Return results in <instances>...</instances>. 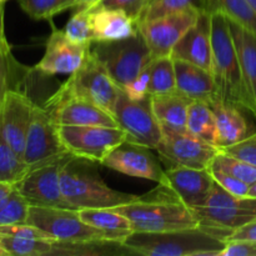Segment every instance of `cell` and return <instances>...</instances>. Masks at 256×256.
Returning <instances> with one entry per match:
<instances>
[{
	"instance_id": "cell-1",
	"label": "cell",
	"mask_w": 256,
	"mask_h": 256,
	"mask_svg": "<svg viewBox=\"0 0 256 256\" xmlns=\"http://www.w3.org/2000/svg\"><path fill=\"white\" fill-rule=\"evenodd\" d=\"M226 239L202 226L162 232H132L122 240L129 254L144 256H220Z\"/></svg>"
},
{
	"instance_id": "cell-2",
	"label": "cell",
	"mask_w": 256,
	"mask_h": 256,
	"mask_svg": "<svg viewBox=\"0 0 256 256\" xmlns=\"http://www.w3.org/2000/svg\"><path fill=\"white\" fill-rule=\"evenodd\" d=\"M95 164L98 162L72 155L62 164L60 184L70 209H112L139 199L138 195L108 186Z\"/></svg>"
},
{
	"instance_id": "cell-3",
	"label": "cell",
	"mask_w": 256,
	"mask_h": 256,
	"mask_svg": "<svg viewBox=\"0 0 256 256\" xmlns=\"http://www.w3.org/2000/svg\"><path fill=\"white\" fill-rule=\"evenodd\" d=\"M112 209L129 219L132 232H162L200 226L195 212L160 184L135 202Z\"/></svg>"
},
{
	"instance_id": "cell-4",
	"label": "cell",
	"mask_w": 256,
	"mask_h": 256,
	"mask_svg": "<svg viewBox=\"0 0 256 256\" xmlns=\"http://www.w3.org/2000/svg\"><path fill=\"white\" fill-rule=\"evenodd\" d=\"M212 14V74L216 100L246 109V95L242 85L236 48L229 19L220 12Z\"/></svg>"
},
{
	"instance_id": "cell-5",
	"label": "cell",
	"mask_w": 256,
	"mask_h": 256,
	"mask_svg": "<svg viewBox=\"0 0 256 256\" xmlns=\"http://www.w3.org/2000/svg\"><path fill=\"white\" fill-rule=\"evenodd\" d=\"M92 54L102 62L120 89H124L154 60L152 52L140 34L114 42H92Z\"/></svg>"
},
{
	"instance_id": "cell-6",
	"label": "cell",
	"mask_w": 256,
	"mask_h": 256,
	"mask_svg": "<svg viewBox=\"0 0 256 256\" xmlns=\"http://www.w3.org/2000/svg\"><path fill=\"white\" fill-rule=\"evenodd\" d=\"M26 222L42 230L50 239L62 242H120L114 235L82 222L79 212L70 208L30 205ZM122 244V242H120Z\"/></svg>"
},
{
	"instance_id": "cell-7",
	"label": "cell",
	"mask_w": 256,
	"mask_h": 256,
	"mask_svg": "<svg viewBox=\"0 0 256 256\" xmlns=\"http://www.w3.org/2000/svg\"><path fill=\"white\" fill-rule=\"evenodd\" d=\"M192 212L199 219L200 226L226 239L235 229L256 219V199L235 196L215 182L206 204Z\"/></svg>"
},
{
	"instance_id": "cell-8",
	"label": "cell",
	"mask_w": 256,
	"mask_h": 256,
	"mask_svg": "<svg viewBox=\"0 0 256 256\" xmlns=\"http://www.w3.org/2000/svg\"><path fill=\"white\" fill-rule=\"evenodd\" d=\"M58 130L62 142L69 154L92 160L98 164H102L118 145L126 140V134L119 126L58 125Z\"/></svg>"
},
{
	"instance_id": "cell-9",
	"label": "cell",
	"mask_w": 256,
	"mask_h": 256,
	"mask_svg": "<svg viewBox=\"0 0 256 256\" xmlns=\"http://www.w3.org/2000/svg\"><path fill=\"white\" fill-rule=\"evenodd\" d=\"M118 126L126 134V140L156 149L162 138V129L152 106V98L135 100L120 92L112 112Z\"/></svg>"
},
{
	"instance_id": "cell-10",
	"label": "cell",
	"mask_w": 256,
	"mask_h": 256,
	"mask_svg": "<svg viewBox=\"0 0 256 256\" xmlns=\"http://www.w3.org/2000/svg\"><path fill=\"white\" fill-rule=\"evenodd\" d=\"M44 108L56 125L118 126L116 120L112 112L75 94L64 84L46 100Z\"/></svg>"
},
{
	"instance_id": "cell-11",
	"label": "cell",
	"mask_w": 256,
	"mask_h": 256,
	"mask_svg": "<svg viewBox=\"0 0 256 256\" xmlns=\"http://www.w3.org/2000/svg\"><path fill=\"white\" fill-rule=\"evenodd\" d=\"M64 85L72 92L95 102L112 114L122 92L104 65L92 54V50L82 66L70 74Z\"/></svg>"
},
{
	"instance_id": "cell-12",
	"label": "cell",
	"mask_w": 256,
	"mask_h": 256,
	"mask_svg": "<svg viewBox=\"0 0 256 256\" xmlns=\"http://www.w3.org/2000/svg\"><path fill=\"white\" fill-rule=\"evenodd\" d=\"M68 154L59 136L58 125L44 106L35 105L25 139L24 162L32 169Z\"/></svg>"
},
{
	"instance_id": "cell-13",
	"label": "cell",
	"mask_w": 256,
	"mask_h": 256,
	"mask_svg": "<svg viewBox=\"0 0 256 256\" xmlns=\"http://www.w3.org/2000/svg\"><path fill=\"white\" fill-rule=\"evenodd\" d=\"M202 12L198 8H189L140 24L139 32L144 36L152 56H172L174 46L195 24Z\"/></svg>"
},
{
	"instance_id": "cell-14",
	"label": "cell",
	"mask_w": 256,
	"mask_h": 256,
	"mask_svg": "<svg viewBox=\"0 0 256 256\" xmlns=\"http://www.w3.org/2000/svg\"><path fill=\"white\" fill-rule=\"evenodd\" d=\"M56 158L40 166L32 168L28 174L15 185V189L28 200L30 205L39 206L69 208L62 192L60 172L68 156Z\"/></svg>"
},
{
	"instance_id": "cell-15",
	"label": "cell",
	"mask_w": 256,
	"mask_h": 256,
	"mask_svg": "<svg viewBox=\"0 0 256 256\" xmlns=\"http://www.w3.org/2000/svg\"><path fill=\"white\" fill-rule=\"evenodd\" d=\"M160 156L172 166L209 169L220 152L215 145L194 136L189 132H165L156 149Z\"/></svg>"
},
{
	"instance_id": "cell-16",
	"label": "cell",
	"mask_w": 256,
	"mask_h": 256,
	"mask_svg": "<svg viewBox=\"0 0 256 256\" xmlns=\"http://www.w3.org/2000/svg\"><path fill=\"white\" fill-rule=\"evenodd\" d=\"M215 180L210 169H194L186 166H170L165 170V188L175 199L192 210L206 204Z\"/></svg>"
},
{
	"instance_id": "cell-17",
	"label": "cell",
	"mask_w": 256,
	"mask_h": 256,
	"mask_svg": "<svg viewBox=\"0 0 256 256\" xmlns=\"http://www.w3.org/2000/svg\"><path fill=\"white\" fill-rule=\"evenodd\" d=\"M150 150L144 145L125 140L105 158L102 165L129 176L162 184L164 182L165 170H162L159 160Z\"/></svg>"
},
{
	"instance_id": "cell-18",
	"label": "cell",
	"mask_w": 256,
	"mask_h": 256,
	"mask_svg": "<svg viewBox=\"0 0 256 256\" xmlns=\"http://www.w3.org/2000/svg\"><path fill=\"white\" fill-rule=\"evenodd\" d=\"M35 105L36 104L19 89L9 90L0 104V132L8 144L22 158Z\"/></svg>"
},
{
	"instance_id": "cell-19",
	"label": "cell",
	"mask_w": 256,
	"mask_h": 256,
	"mask_svg": "<svg viewBox=\"0 0 256 256\" xmlns=\"http://www.w3.org/2000/svg\"><path fill=\"white\" fill-rule=\"evenodd\" d=\"M92 45L72 42L65 35L64 30L52 28L44 55L36 64L35 70L44 75L72 74L82 66L92 49Z\"/></svg>"
},
{
	"instance_id": "cell-20",
	"label": "cell",
	"mask_w": 256,
	"mask_h": 256,
	"mask_svg": "<svg viewBox=\"0 0 256 256\" xmlns=\"http://www.w3.org/2000/svg\"><path fill=\"white\" fill-rule=\"evenodd\" d=\"M172 59L184 60L212 72V14L200 12L195 24L179 40L172 52Z\"/></svg>"
},
{
	"instance_id": "cell-21",
	"label": "cell",
	"mask_w": 256,
	"mask_h": 256,
	"mask_svg": "<svg viewBox=\"0 0 256 256\" xmlns=\"http://www.w3.org/2000/svg\"><path fill=\"white\" fill-rule=\"evenodd\" d=\"M229 25L246 95V110L256 118V35L232 20H229Z\"/></svg>"
},
{
	"instance_id": "cell-22",
	"label": "cell",
	"mask_w": 256,
	"mask_h": 256,
	"mask_svg": "<svg viewBox=\"0 0 256 256\" xmlns=\"http://www.w3.org/2000/svg\"><path fill=\"white\" fill-rule=\"evenodd\" d=\"M176 92L190 102L212 104L216 100L214 78L212 72L184 60L174 59Z\"/></svg>"
},
{
	"instance_id": "cell-23",
	"label": "cell",
	"mask_w": 256,
	"mask_h": 256,
	"mask_svg": "<svg viewBox=\"0 0 256 256\" xmlns=\"http://www.w3.org/2000/svg\"><path fill=\"white\" fill-rule=\"evenodd\" d=\"M90 22L94 42L126 39L139 32L136 22L122 10L90 8Z\"/></svg>"
},
{
	"instance_id": "cell-24",
	"label": "cell",
	"mask_w": 256,
	"mask_h": 256,
	"mask_svg": "<svg viewBox=\"0 0 256 256\" xmlns=\"http://www.w3.org/2000/svg\"><path fill=\"white\" fill-rule=\"evenodd\" d=\"M209 105L212 108L215 115V145L218 149L222 150L249 136V125L240 112V106L222 102H214Z\"/></svg>"
},
{
	"instance_id": "cell-25",
	"label": "cell",
	"mask_w": 256,
	"mask_h": 256,
	"mask_svg": "<svg viewBox=\"0 0 256 256\" xmlns=\"http://www.w3.org/2000/svg\"><path fill=\"white\" fill-rule=\"evenodd\" d=\"M152 106L160 126L165 132H188V112L190 100L178 92L172 94L155 95Z\"/></svg>"
},
{
	"instance_id": "cell-26",
	"label": "cell",
	"mask_w": 256,
	"mask_h": 256,
	"mask_svg": "<svg viewBox=\"0 0 256 256\" xmlns=\"http://www.w3.org/2000/svg\"><path fill=\"white\" fill-rule=\"evenodd\" d=\"M78 212L82 222L96 229L110 232L120 242L132 232L129 219L115 209H80Z\"/></svg>"
},
{
	"instance_id": "cell-27",
	"label": "cell",
	"mask_w": 256,
	"mask_h": 256,
	"mask_svg": "<svg viewBox=\"0 0 256 256\" xmlns=\"http://www.w3.org/2000/svg\"><path fill=\"white\" fill-rule=\"evenodd\" d=\"M208 12H220L256 35V12L246 0H205Z\"/></svg>"
},
{
	"instance_id": "cell-28",
	"label": "cell",
	"mask_w": 256,
	"mask_h": 256,
	"mask_svg": "<svg viewBox=\"0 0 256 256\" xmlns=\"http://www.w3.org/2000/svg\"><path fill=\"white\" fill-rule=\"evenodd\" d=\"M186 130L194 136L215 145L216 125L212 108L205 102H192L188 112ZM216 146V145H215Z\"/></svg>"
},
{
	"instance_id": "cell-29",
	"label": "cell",
	"mask_w": 256,
	"mask_h": 256,
	"mask_svg": "<svg viewBox=\"0 0 256 256\" xmlns=\"http://www.w3.org/2000/svg\"><path fill=\"white\" fill-rule=\"evenodd\" d=\"M149 95H165L176 92L174 59L172 56L154 58L149 65Z\"/></svg>"
},
{
	"instance_id": "cell-30",
	"label": "cell",
	"mask_w": 256,
	"mask_h": 256,
	"mask_svg": "<svg viewBox=\"0 0 256 256\" xmlns=\"http://www.w3.org/2000/svg\"><path fill=\"white\" fill-rule=\"evenodd\" d=\"M2 246L8 255L15 256H45L52 255L55 242L52 239H38V238H15L0 235Z\"/></svg>"
},
{
	"instance_id": "cell-31",
	"label": "cell",
	"mask_w": 256,
	"mask_h": 256,
	"mask_svg": "<svg viewBox=\"0 0 256 256\" xmlns=\"http://www.w3.org/2000/svg\"><path fill=\"white\" fill-rule=\"evenodd\" d=\"M29 170L24 159L8 144L0 132V182L16 185Z\"/></svg>"
},
{
	"instance_id": "cell-32",
	"label": "cell",
	"mask_w": 256,
	"mask_h": 256,
	"mask_svg": "<svg viewBox=\"0 0 256 256\" xmlns=\"http://www.w3.org/2000/svg\"><path fill=\"white\" fill-rule=\"evenodd\" d=\"M20 69L22 68L12 56L6 36H0V104L9 90L18 89Z\"/></svg>"
},
{
	"instance_id": "cell-33",
	"label": "cell",
	"mask_w": 256,
	"mask_h": 256,
	"mask_svg": "<svg viewBox=\"0 0 256 256\" xmlns=\"http://www.w3.org/2000/svg\"><path fill=\"white\" fill-rule=\"evenodd\" d=\"M210 168L222 170L249 185L256 182V166L222 150L215 155Z\"/></svg>"
},
{
	"instance_id": "cell-34",
	"label": "cell",
	"mask_w": 256,
	"mask_h": 256,
	"mask_svg": "<svg viewBox=\"0 0 256 256\" xmlns=\"http://www.w3.org/2000/svg\"><path fill=\"white\" fill-rule=\"evenodd\" d=\"M22 12L34 20H49L64 10L76 8L75 0H19Z\"/></svg>"
},
{
	"instance_id": "cell-35",
	"label": "cell",
	"mask_w": 256,
	"mask_h": 256,
	"mask_svg": "<svg viewBox=\"0 0 256 256\" xmlns=\"http://www.w3.org/2000/svg\"><path fill=\"white\" fill-rule=\"evenodd\" d=\"M29 208L28 200L14 189L8 196L0 200V226L26 222Z\"/></svg>"
},
{
	"instance_id": "cell-36",
	"label": "cell",
	"mask_w": 256,
	"mask_h": 256,
	"mask_svg": "<svg viewBox=\"0 0 256 256\" xmlns=\"http://www.w3.org/2000/svg\"><path fill=\"white\" fill-rule=\"evenodd\" d=\"M189 8H198L200 10H205V0H150L148 6L145 8L144 12L140 16L139 25L145 22H149V20L162 16V15L189 9Z\"/></svg>"
},
{
	"instance_id": "cell-37",
	"label": "cell",
	"mask_w": 256,
	"mask_h": 256,
	"mask_svg": "<svg viewBox=\"0 0 256 256\" xmlns=\"http://www.w3.org/2000/svg\"><path fill=\"white\" fill-rule=\"evenodd\" d=\"M64 32L72 42L92 45L94 42L90 22V8H80L66 22Z\"/></svg>"
},
{
	"instance_id": "cell-38",
	"label": "cell",
	"mask_w": 256,
	"mask_h": 256,
	"mask_svg": "<svg viewBox=\"0 0 256 256\" xmlns=\"http://www.w3.org/2000/svg\"><path fill=\"white\" fill-rule=\"evenodd\" d=\"M150 0H100L95 6L124 12L139 26V20ZM94 8V6H92Z\"/></svg>"
},
{
	"instance_id": "cell-39",
	"label": "cell",
	"mask_w": 256,
	"mask_h": 256,
	"mask_svg": "<svg viewBox=\"0 0 256 256\" xmlns=\"http://www.w3.org/2000/svg\"><path fill=\"white\" fill-rule=\"evenodd\" d=\"M222 152H228L232 156L239 158V159L256 166V132L242 139V142L224 148L222 149Z\"/></svg>"
},
{
	"instance_id": "cell-40",
	"label": "cell",
	"mask_w": 256,
	"mask_h": 256,
	"mask_svg": "<svg viewBox=\"0 0 256 256\" xmlns=\"http://www.w3.org/2000/svg\"><path fill=\"white\" fill-rule=\"evenodd\" d=\"M210 172H212V178H214L215 182L220 185L222 188H224L226 192H229L230 194L235 195V196H242L245 198L248 196V192H249L250 185L246 182H242L238 178L232 176V175L226 174V172H222L219 169H212L209 168Z\"/></svg>"
},
{
	"instance_id": "cell-41",
	"label": "cell",
	"mask_w": 256,
	"mask_h": 256,
	"mask_svg": "<svg viewBox=\"0 0 256 256\" xmlns=\"http://www.w3.org/2000/svg\"><path fill=\"white\" fill-rule=\"evenodd\" d=\"M149 82H150V72L149 66L142 70L134 80L129 82L124 89H122L129 98L135 100L144 99L150 96L149 95Z\"/></svg>"
},
{
	"instance_id": "cell-42",
	"label": "cell",
	"mask_w": 256,
	"mask_h": 256,
	"mask_svg": "<svg viewBox=\"0 0 256 256\" xmlns=\"http://www.w3.org/2000/svg\"><path fill=\"white\" fill-rule=\"evenodd\" d=\"M220 256H256V242H226Z\"/></svg>"
},
{
	"instance_id": "cell-43",
	"label": "cell",
	"mask_w": 256,
	"mask_h": 256,
	"mask_svg": "<svg viewBox=\"0 0 256 256\" xmlns=\"http://www.w3.org/2000/svg\"><path fill=\"white\" fill-rule=\"evenodd\" d=\"M256 242V219L230 232L226 242Z\"/></svg>"
},
{
	"instance_id": "cell-44",
	"label": "cell",
	"mask_w": 256,
	"mask_h": 256,
	"mask_svg": "<svg viewBox=\"0 0 256 256\" xmlns=\"http://www.w3.org/2000/svg\"><path fill=\"white\" fill-rule=\"evenodd\" d=\"M15 189V185L8 184V182H0V200L10 194Z\"/></svg>"
},
{
	"instance_id": "cell-45",
	"label": "cell",
	"mask_w": 256,
	"mask_h": 256,
	"mask_svg": "<svg viewBox=\"0 0 256 256\" xmlns=\"http://www.w3.org/2000/svg\"><path fill=\"white\" fill-rule=\"evenodd\" d=\"M76 2V8H92L100 2V0H75Z\"/></svg>"
},
{
	"instance_id": "cell-46",
	"label": "cell",
	"mask_w": 256,
	"mask_h": 256,
	"mask_svg": "<svg viewBox=\"0 0 256 256\" xmlns=\"http://www.w3.org/2000/svg\"><path fill=\"white\" fill-rule=\"evenodd\" d=\"M0 36H5V29H4V2H0Z\"/></svg>"
},
{
	"instance_id": "cell-47",
	"label": "cell",
	"mask_w": 256,
	"mask_h": 256,
	"mask_svg": "<svg viewBox=\"0 0 256 256\" xmlns=\"http://www.w3.org/2000/svg\"><path fill=\"white\" fill-rule=\"evenodd\" d=\"M248 198H252V199H256V182L252 185H250L249 192H248Z\"/></svg>"
},
{
	"instance_id": "cell-48",
	"label": "cell",
	"mask_w": 256,
	"mask_h": 256,
	"mask_svg": "<svg viewBox=\"0 0 256 256\" xmlns=\"http://www.w3.org/2000/svg\"><path fill=\"white\" fill-rule=\"evenodd\" d=\"M0 256H9V255H8L6 250H5L4 246H2V239H0Z\"/></svg>"
},
{
	"instance_id": "cell-49",
	"label": "cell",
	"mask_w": 256,
	"mask_h": 256,
	"mask_svg": "<svg viewBox=\"0 0 256 256\" xmlns=\"http://www.w3.org/2000/svg\"><path fill=\"white\" fill-rule=\"evenodd\" d=\"M246 2H249V4H250V6H252V9H254L255 12H256V0H246Z\"/></svg>"
},
{
	"instance_id": "cell-50",
	"label": "cell",
	"mask_w": 256,
	"mask_h": 256,
	"mask_svg": "<svg viewBox=\"0 0 256 256\" xmlns=\"http://www.w3.org/2000/svg\"><path fill=\"white\" fill-rule=\"evenodd\" d=\"M6 2V0H0V2Z\"/></svg>"
}]
</instances>
